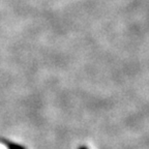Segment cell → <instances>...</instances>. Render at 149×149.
<instances>
[{"instance_id": "obj_2", "label": "cell", "mask_w": 149, "mask_h": 149, "mask_svg": "<svg viewBox=\"0 0 149 149\" xmlns=\"http://www.w3.org/2000/svg\"><path fill=\"white\" fill-rule=\"evenodd\" d=\"M79 149H87V147H85V146H80Z\"/></svg>"}, {"instance_id": "obj_1", "label": "cell", "mask_w": 149, "mask_h": 149, "mask_svg": "<svg viewBox=\"0 0 149 149\" xmlns=\"http://www.w3.org/2000/svg\"><path fill=\"white\" fill-rule=\"evenodd\" d=\"M2 143L7 147V149H26L25 147L21 146V145L16 144V143H12L6 140H2Z\"/></svg>"}]
</instances>
